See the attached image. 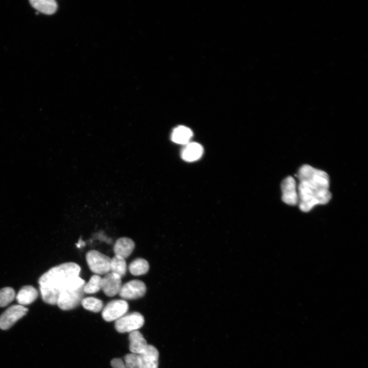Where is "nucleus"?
Wrapping results in <instances>:
<instances>
[{"label":"nucleus","mask_w":368,"mask_h":368,"mask_svg":"<svg viewBox=\"0 0 368 368\" xmlns=\"http://www.w3.org/2000/svg\"><path fill=\"white\" fill-rule=\"evenodd\" d=\"M28 309L24 306L15 305L9 307L0 316V329L7 330L25 316Z\"/></svg>","instance_id":"7"},{"label":"nucleus","mask_w":368,"mask_h":368,"mask_svg":"<svg viewBox=\"0 0 368 368\" xmlns=\"http://www.w3.org/2000/svg\"><path fill=\"white\" fill-rule=\"evenodd\" d=\"M202 147L198 143H188L181 151L182 158L187 162H193L199 159L203 153Z\"/></svg>","instance_id":"14"},{"label":"nucleus","mask_w":368,"mask_h":368,"mask_svg":"<svg viewBox=\"0 0 368 368\" xmlns=\"http://www.w3.org/2000/svg\"><path fill=\"white\" fill-rule=\"evenodd\" d=\"M110 271L121 278L123 277L127 271V265L125 259L114 255L111 259L110 261Z\"/></svg>","instance_id":"19"},{"label":"nucleus","mask_w":368,"mask_h":368,"mask_svg":"<svg viewBox=\"0 0 368 368\" xmlns=\"http://www.w3.org/2000/svg\"><path fill=\"white\" fill-rule=\"evenodd\" d=\"M144 324V318L139 312L125 314L116 320L115 328L120 333L131 332L141 328Z\"/></svg>","instance_id":"5"},{"label":"nucleus","mask_w":368,"mask_h":368,"mask_svg":"<svg viewBox=\"0 0 368 368\" xmlns=\"http://www.w3.org/2000/svg\"><path fill=\"white\" fill-rule=\"evenodd\" d=\"M30 3L38 11L47 15L54 14L57 9V4L54 0H31Z\"/></svg>","instance_id":"16"},{"label":"nucleus","mask_w":368,"mask_h":368,"mask_svg":"<svg viewBox=\"0 0 368 368\" xmlns=\"http://www.w3.org/2000/svg\"><path fill=\"white\" fill-rule=\"evenodd\" d=\"M81 268L74 262H66L50 268L38 280L42 300L50 305H57L61 292L85 285L79 275Z\"/></svg>","instance_id":"2"},{"label":"nucleus","mask_w":368,"mask_h":368,"mask_svg":"<svg viewBox=\"0 0 368 368\" xmlns=\"http://www.w3.org/2000/svg\"><path fill=\"white\" fill-rule=\"evenodd\" d=\"M125 368H141L140 357L138 354L130 353L124 357Z\"/></svg>","instance_id":"23"},{"label":"nucleus","mask_w":368,"mask_h":368,"mask_svg":"<svg viewBox=\"0 0 368 368\" xmlns=\"http://www.w3.org/2000/svg\"><path fill=\"white\" fill-rule=\"evenodd\" d=\"M295 176L299 181L298 203L302 211L308 212L314 206L325 204L330 201L332 195L329 191V177L326 172L304 165Z\"/></svg>","instance_id":"1"},{"label":"nucleus","mask_w":368,"mask_h":368,"mask_svg":"<svg viewBox=\"0 0 368 368\" xmlns=\"http://www.w3.org/2000/svg\"><path fill=\"white\" fill-rule=\"evenodd\" d=\"M38 296V292L32 286L27 285L21 288L16 296L18 303L21 306L33 303Z\"/></svg>","instance_id":"15"},{"label":"nucleus","mask_w":368,"mask_h":368,"mask_svg":"<svg viewBox=\"0 0 368 368\" xmlns=\"http://www.w3.org/2000/svg\"><path fill=\"white\" fill-rule=\"evenodd\" d=\"M15 297L14 290L10 287L0 289V307L7 306Z\"/></svg>","instance_id":"22"},{"label":"nucleus","mask_w":368,"mask_h":368,"mask_svg":"<svg viewBox=\"0 0 368 368\" xmlns=\"http://www.w3.org/2000/svg\"><path fill=\"white\" fill-rule=\"evenodd\" d=\"M111 365L113 368H125L124 362L121 358L112 359Z\"/></svg>","instance_id":"24"},{"label":"nucleus","mask_w":368,"mask_h":368,"mask_svg":"<svg viewBox=\"0 0 368 368\" xmlns=\"http://www.w3.org/2000/svg\"><path fill=\"white\" fill-rule=\"evenodd\" d=\"M129 340V350L133 354H141L148 345L142 334L137 330L130 332Z\"/></svg>","instance_id":"13"},{"label":"nucleus","mask_w":368,"mask_h":368,"mask_svg":"<svg viewBox=\"0 0 368 368\" xmlns=\"http://www.w3.org/2000/svg\"><path fill=\"white\" fill-rule=\"evenodd\" d=\"M102 278L99 275L94 274L91 277L88 282L85 284L83 290L85 293L93 294L101 289Z\"/></svg>","instance_id":"21"},{"label":"nucleus","mask_w":368,"mask_h":368,"mask_svg":"<svg viewBox=\"0 0 368 368\" xmlns=\"http://www.w3.org/2000/svg\"><path fill=\"white\" fill-rule=\"evenodd\" d=\"M149 264L147 260L139 258L132 261L129 265L130 272L139 276L146 274L149 270Z\"/></svg>","instance_id":"18"},{"label":"nucleus","mask_w":368,"mask_h":368,"mask_svg":"<svg viewBox=\"0 0 368 368\" xmlns=\"http://www.w3.org/2000/svg\"><path fill=\"white\" fill-rule=\"evenodd\" d=\"M128 308V304L126 301L113 300L103 308L102 312V317L107 321L117 320L126 313Z\"/></svg>","instance_id":"6"},{"label":"nucleus","mask_w":368,"mask_h":368,"mask_svg":"<svg viewBox=\"0 0 368 368\" xmlns=\"http://www.w3.org/2000/svg\"><path fill=\"white\" fill-rule=\"evenodd\" d=\"M138 355L141 368H158L159 353L155 347L148 344L145 350Z\"/></svg>","instance_id":"11"},{"label":"nucleus","mask_w":368,"mask_h":368,"mask_svg":"<svg viewBox=\"0 0 368 368\" xmlns=\"http://www.w3.org/2000/svg\"><path fill=\"white\" fill-rule=\"evenodd\" d=\"M146 290V286L143 281L133 280L122 285L119 294L125 300H135L143 297Z\"/></svg>","instance_id":"8"},{"label":"nucleus","mask_w":368,"mask_h":368,"mask_svg":"<svg viewBox=\"0 0 368 368\" xmlns=\"http://www.w3.org/2000/svg\"><path fill=\"white\" fill-rule=\"evenodd\" d=\"M86 260L90 270L97 275L106 274L110 271L111 259L97 250L88 251Z\"/></svg>","instance_id":"3"},{"label":"nucleus","mask_w":368,"mask_h":368,"mask_svg":"<svg viewBox=\"0 0 368 368\" xmlns=\"http://www.w3.org/2000/svg\"><path fill=\"white\" fill-rule=\"evenodd\" d=\"M121 287V278L114 273L109 272L102 278L101 289L108 296L119 294Z\"/></svg>","instance_id":"10"},{"label":"nucleus","mask_w":368,"mask_h":368,"mask_svg":"<svg viewBox=\"0 0 368 368\" xmlns=\"http://www.w3.org/2000/svg\"><path fill=\"white\" fill-rule=\"evenodd\" d=\"M81 304L83 308L94 312L100 311L103 306V302L96 297H87L82 299Z\"/></svg>","instance_id":"20"},{"label":"nucleus","mask_w":368,"mask_h":368,"mask_svg":"<svg viewBox=\"0 0 368 368\" xmlns=\"http://www.w3.org/2000/svg\"><path fill=\"white\" fill-rule=\"evenodd\" d=\"M84 285L72 288L61 292L58 297L57 305L63 310L73 309L81 303L84 294Z\"/></svg>","instance_id":"4"},{"label":"nucleus","mask_w":368,"mask_h":368,"mask_svg":"<svg viewBox=\"0 0 368 368\" xmlns=\"http://www.w3.org/2000/svg\"><path fill=\"white\" fill-rule=\"evenodd\" d=\"M281 190L282 199L284 202L291 205L298 203V197L296 183L293 177L289 176L283 180L281 183Z\"/></svg>","instance_id":"9"},{"label":"nucleus","mask_w":368,"mask_h":368,"mask_svg":"<svg viewBox=\"0 0 368 368\" xmlns=\"http://www.w3.org/2000/svg\"><path fill=\"white\" fill-rule=\"evenodd\" d=\"M134 247V242L131 239L122 237L116 241L113 246V251L115 255L126 259L131 255Z\"/></svg>","instance_id":"12"},{"label":"nucleus","mask_w":368,"mask_h":368,"mask_svg":"<svg viewBox=\"0 0 368 368\" xmlns=\"http://www.w3.org/2000/svg\"><path fill=\"white\" fill-rule=\"evenodd\" d=\"M193 135L192 130L184 126H179L173 130L171 140L174 143L180 144H188Z\"/></svg>","instance_id":"17"}]
</instances>
